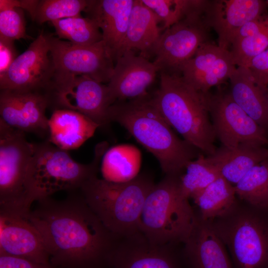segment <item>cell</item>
<instances>
[{"instance_id": "9a60e30c", "label": "cell", "mask_w": 268, "mask_h": 268, "mask_svg": "<svg viewBox=\"0 0 268 268\" xmlns=\"http://www.w3.org/2000/svg\"><path fill=\"white\" fill-rule=\"evenodd\" d=\"M50 106L47 94L0 90V120L8 126L40 135L49 134L46 111Z\"/></svg>"}, {"instance_id": "3957f363", "label": "cell", "mask_w": 268, "mask_h": 268, "mask_svg": "<svg viewBox=\"0 0 268 268\" xmlns=\"http://www.w3.org/2000/svg\"><path fill=\"white\" fill-rule=\"evenodd\" d=\"M209 92L197 91L181 75L160 73V86L152 99L171 127L203 154H212L215 135L208 108Z\"/></svg>"}, {"instance_id": "603a6c76", "label": "cell", "mask_w": 268, "mask_h": 268, "mask_svg": "<svg viewBox=\"0 0 268 268\" xmlns=\"http://www.w3.org/2000/svg\"><path fill=\"white\" fill-rule=\"evenodd\" d=\"M205 157L221 177L235 185L253 167L268 159V149L252 144H240L234 147L221 145Z\"/></svg>"}, {"instance_id": "7402d4cb", "label": "cell", "mask_w": 268, "mask_h": 268, "mask_svg": "<svg viewBox=\"0 0 268 268\" xmlns=\"http://www.w3.org/2000/svg\"><path fill=\"white\" fill-rule=\"evenodd\" d=\"M98 128V125L80 113L55 109L49 119L48 140L62 149H74L92 136Z\"/></svg>"}, {"instance_id": "30bf717a", "label": "cell", "mask_w": 268, "mask_h": 268, "mask_svg": "<svg viewBox=\"0 0 268 268\" xmlns=\"http://www.w3.org/2000/svg\"><path fill=\"white\" fill-rule=\"evenodd\" d=\"M54 110L68 109L85 115L99 128L110 122V107L114 104L107 85L84 75L55 74L47 93Z\"/></svg>"}, {"instance_id": "7c38bea8", "label": "cell", "mask_w": 268, "mask_h": 268, "mask_svg": "<svg viewBox=\"0 0 268 268\" xmlns=\"http://www.w3.org/2000/svg\"><path fill=\"white\" fill-rule=\"evenodd\" d=\"M208 108L215 136L221 145L268 144L266 130L234 101L229 92L219 88L214 94L209 92Z\"/></svg>"}, {"instance_id": "ab89813d", "label": "cell", "mask_w": 268, "mask_h": 268, "mask_svg": "<svg viewBox=\"0 0 268 268\" xmlns=\"http://www.w3.org/2000/svg\"><path fill=\"white\" fill-rule=\"evenodd\" d=\"M267 4L268 5V0H266Z\"/></svg>"}, {"instance_id": "d6986e66", "label": "cell", "mask_w": 268, "mask_h": 268, "mask_svg": "<svg viewBox=\"0 0 268 268\" xmlns=\"http://www.w3.org/2000/svg\"><path fill=\"white\" fill-rule=\"evenodd\" d=\"M0 255L51 264L37 229L27 216L0 211Z\"/></svg>"}, {"instance_id": "8992f818", "label": "cell", "mask_w": 268, "mask_h": 268, "mask_svg": "<svg viewBox=\"0 0 268 268\" xmlns=\"http://www.w3.org/2000/svg\"><path fill=\"white\" fill-rule=\"evenodd\" d=\"M179 177L166 175L145 200L139 230L153 243L184 244L196 223L197 214L181 193Z\"/></svg>"}, {"instance_id": "9c48e42d", "label": "cell", "mask_w": 268, "mask_h": 268, "mask_svg": "<svg viewBox=\"0 0 268 268\" xmlns=\"http://www.w3.org/2000/svg\"><path fill=\"white\" fill-rule=\"evenodd\" d=\"M215 219L210 221L229 249L235 268H268V227L262 219L234 208Z\"/></svg>"}, {"instance_id": "ac0fdd59", "label": "cell", "mask_w": 268, "mask_h": 268, "mask_svg": "<svg viewBox=\"0 0 268 268\" xmlns=\"http://www.w3.org/2000/svg\"><path fill=\"white\" fill-rule=\"evenodd\" d=\"M266 4L262 0H207L205 17L217 34L218 45L228 50L237 32L263 15Z\"/></svg>"}, {"instance_id": "8d00e7d4", "label": "cell", "mask_w": 268, "mask_h": 268, "mask_svg": "<svg viewBox=\"0 0 268 268\" xmlns=\"http://www.w3.org/2000/svg\"><path fill=\"white\" fill-rule=\"evenodd\" d=\"M0 268H56L51 264H43L29 260L0 255Z\"/></svg>"}, {"instance_id": "8fae6325", "label": "cell", "mask_w": 268, "mask_h": 268, "mask_svg": "<svg viewBox=\"0 0 268 268\" xmlns=\"http://www.w3.org/2000/svg\"><path fill=\"white\" fill-rule=\"evenodd\" d=\"M56 72L50 53L48 36L43 32L18 55L0 77V90L47 93Z\"/></svg>"}, {"instance_id": "52a82bcc", "label": "cell", "mask_w": 268, "mask_h": 268, "mask_svg": "<svg viewBox=\"0 0 268 268\" xmlns=\"http://www.w3.org/2000/svg\"><path fill=\"white\" fill-rule=\"evenodd\" d=\"M24 134L0 120V211L27 216L31 205L26 180L33 144Z\"/></svg>"}, {"instance_id": "6da1fadb", "label": "cell", "mask_w": 268, "mask_h": 268, "mask_svg": "<svg viewBox=\"0 0 268 268\" xmlns=\"http://www.w3.org/2000/svg\"><path fill=\"white\" fill-rule=\"evenodd\" d=\"M37 201L27 218L39 233L56 268H103L118 238L104 225L82 194Z\"/></svg>"}, {"instance_id": "d6a6232c", "label": "cell", "mask_w": 268, "mask_h": 268, "mask_svg": "<svg viewBox=\"0 0 268 268\" xmlns=\"http://www.w3.org/2000/svg\"><path fill=\"white\" fill-rule=\"evenodd\" d=\"M161 20L166 29L180 20L188 11L191 0H141Z\"/></svg>"}, {"instance_id": "ffe728a7", "label": "cell", "mask_w": 268, "mask_h": 268, "mask_svg": "<svg viewBox=\"0 0 268 268\" xmlns=\"http://www.w3.org/2000/svg\"><path fill=\"white\" fill-rule=\"evenodd\" d=\"M134 0H90L84 12L99 27L114 63L120 57Z\"/></svg>"}, {"instance_id": "d590c367", "label": "cell", "mask_w": 268, "mask_h": 268, "mask_svg": "<svg viewBox=\"0 0 268 268\" xmlns=\"http://www.w3.org/2000/svg\"><path fill=\"white\" fill-rule=\"evenodd\" d=\"M14 42L0 38V77L7 72L18 56Z\"/></svg>"}, {"instance_id": "4316f807", "label": "cell", "mask_w": 268, "mask_h": 268, "mask_svg": "<svg viewBox=\"0 0 268 268\" xmlns=\"http://www.w3.org/2000/svg\"><path fill=\"white\" fill-rule=\"evenodd\" d=\"M236 195L234 186L220 176L193 199L200 209L199 216L212 221L235 208Z\"/></svg>"}, {"instance_id": "836d02e7", "label": "cell", "mask_w": 268, "mask_h": 268, "mask_svg": "<svg viewBox=\"0 0 268 268\" xmlns=\"http://www.w3.org/2000/svg\"><path fill=\"white\" fill-rule=\"evenodd\" d=\"M27 37L22 9L13 8L0 10V38L14 41Z\"/></svg>"}, {"instance_id": "7a4b0ae2", "label": "cell", "mask_w": 268, "mask_h": 268, "mask_svg": "<svg viewBox=\"0 0 268 268\" xmlns=\"http://www.w3.org/2000/svg\"><path fill=\"white\" fill-rule=\"evenodd\" d=\"M108 117L156 158L166 175L180 176L188 163L199 155L195 147L174 133L148 93L115 102L109 109Z\"/></svg>"}, {"instance_id": "44dd1931", "label": "cell", "mask_w": 268, "mask_h": 268, "mask_svg": "<svg viewBox=\"0 0 268 268\" xmlns=\"http://www.w3.org/2000/svg\"><path fill=\"white\" fill-rule=\"evenodd\" d=\"M183 244L182 255L188 268H234L225 245L210 221L197 215Z\"/></svg>"}, {"instance_id": "83f0119b", "label": "cell", "mask_w": 268, "mask_h": 268, "mask_svg": "<svg viewBox=\"0 0 268 268\" xmlns=\"http://www.w3.org/2000/svg\"><path fill=\"white\" fill-rule=\"evenodd\" d=\"M60 39L79 46H90L103 40L102 32L92 19L81 15L51 22Z\"/></svg>"}, {"instance_id": "484cf974", "label": "cell", "mask_w": 268, "mask_h": 268, "mask_svg": "<svg viewBox=\"0 0 268 268\" xmlns=\"http://www.w3.org/2000/svg\"><path fill=\"white\" fill-rule=\"evenodd\" d=\"M141 156L139 149L130 144L108 148L101 161L103 179L113 183L132 181L139 174Z\"/></svg>"}, {"instance_id": "f1b7e54d", "label": "cell", "mask_w": 268, "mask_h": 268, "mask_svg": "<svg viewBox=\"0 0 268 268\" xmlns=\"http://www.w3.org/2000/svg\"><path fill=\"white\" fill-rule=\"evenodd\" d=\"M234 186L241 199L257 208L268 207V159L253 167Z\"/></svg>"}, {"instance_id": "4dcf8cb0", "label": "cell", "mask_w": 268, "mask_h": 268, "mask_svg": "<svg viewBox=\"0 0 268 268\" xmlns=\"http://www.w3.org/2000/svg\"><path fill=\"white\" fill-rule=\"evenodd\" d=\"M89 0H39L31 17L39 24L54 21L81 15L86 9Z\"/></svg>"}, {"instance_id": "4fadbf2b", "label": "cell", "mask_w": 268, "mask_h": 268, "mask_svg": "<svg viewBox=\"0 0 268 268\" xmlns=\"http://www.w3.org/2000/svg\"><path fill=\"white\" fill-rule=\"evenodd\" d=\"M48 38L56 74L84 75L102 83L109 82L115 63L103 40L83 46L52 36Z\"/></svg>"}, {"instance_id": "f546056e", "label": "cell", "mask_w": 268, "mask_h": 268, "mask_svg": "<svg viewBox=\"0 0 268 268\" xmlns=\"http://www.w3.org/2000/svg\"><path fill=\"white\" fill-rule=\"evenodd\" d=\"M185 169V173L179 177L180 187L183 195L188 199L195 198L221 176L203 154L189 162Z\"/></svg>"}, {"instance_id": "e575fe53", "label": "cell", "mask_w": 268, "mask_h": 268, "mask_svg": "<svg viewBox=\"0 0 268 268\" xmlns=\"http://www.w3.org/2000/svg\"><path fill=\"white\" fill-rule=\"evenodd\" d=\"M247 67L255 83L267 93L268 84V48L254 57Z\"/></svg>"}, {"instance_id": "e0dca14e", "label": "cell", "mask_w": 268, "mask_h": 268, "mask_svg": "<svg viewBox=\"0 0 268 268\" xmlns=\"http://www.w3.org/2000/svg\"><path fill=\"white\" fill-rule=\"evenodd\" d=\"M158 69L152 62L133 50L124 52L115 62L107 86L114 103L135 99L148 94Z\"/></svg>"}, {"instance_id": "277c9868", "label": "cell", "mask_w": 268, "mask_h": 268, "mask_svg": "<svg viewBox=\"0 0 268 268\" xmlns=\"http://www.w3.org/2000/svg\"><path fill=\"white\" fill-rule=\"evenodd\" d=\"M155 184L145 174H139L132 181L123 183L109 182L95 175L79 190L106 228L119 238L140 231L143 205Z\"/></svg>"}, {"instance_id": "ba28073f", "label": "cell", "mask_w": 268, "mask_h": 268, "mask_svg": "<svg viewBox=\"0 0 268 268\" xmlns=\"http://www.w3.org/2000/svg\"><path fill=\"white\" fill-rule=\"evenodd\" d=\"M188 11L164 30L153 52L152 62L159 71L181 75L184 65L204 43L211 28L205 18L207 0H193Z\"/></svg>"}, {"instance_id": "5b68a950", "label": "cell", "mask_w": 268, "mask_h": 268, "mask_svg": "<svg viewBox=\"0 0 268 268\" xmlns=\"http://www.w3.org/2000/svg\"><path fill=\"white\" fill-rule=\"evenodd\" d=\"M33 144L26 180L31 206L34 201L51 197L56 192L79 190L87 180L97 175L99 164L108 148L106 141L98 143L92 161L85 164L76 162L67 151L48 140Z\"/></svg>"}, {"instance_id": "cb8c5ba5", "label": "cell", "mask_w": 268, "mask_h": 268, "mask_svg": "<svg viewBox=\"0 0 268 268\" xmlns=\"http://www.w3.org/2000/svg\"><path fill=\"white\" fill-rule=\"evenodd\" d=\"M161 22L141 0H134L120 56L126 51L134 49L138 50L139 55L147 59L152 56L162 33L159 25Z\"/></svg>"}, {"instance_id": "2e32d148", "label": "cell", "mask_w": 268, "mask_h": 268, "mask_svg": "<svg viewBox=\"0 0 268 268\" xmlns=\"http://www.w3.org/2000/svg\"><path fill=\"white\" fill-rule=\"evenodd\" d=\"M236 68L229 50L208 41L184 65L181 75L196 90L206 93L229 79Z\"/></svg>"}, {"instance_id": "74e56055", "label": "cell", "mask_w": 268, "mask_h": 268, "mask_svg": "<svg viewBox=\"0 0 268 268\" xmlns=\"http://www.w3.org/2000/svg\"><path fill=\"white\" fill-rule=\"evenodd\" d=\"M38 1L37 0H0V10L18 8L26 10L32 17Z\"/></svg>"}, {"instance_id": "1f68e13d", "label": "cell", "mask_w": 268, "mask_h": 268, "mask_svg": "<svg viewBox=\"0 0 268 268\" xmlns=\"http://www.w3.org/2000/svg\"><path fill=\"white\" fill-rule=\"evenodd\" d=\"M230 47L235 65L247 67L254 57L268 48V27L252 35L234 39Z\"/></svg>"}, {"instance_id": "5bb4252c", "label": "cell", "mask_w": 268, "mask_h": 268, "mask_svg": "<svg viewBox=\"0 0 268 268\" xmlns=\"http://www.w3.org/2000/svg\"><path fill=\"white\" fill-rule=\"evenodd\" d=\"M174 244H156L140 231L119 238L111 252L110 268H181Z\"/></svg>"}, {"instance_id": "f35d334b", "label": "cell", "mask_w": 268, "mask_h": 268, "mask_svg": "<svg viewBox=\"0 0 268 268\" xmlns=\"http://www.w3.org/2000/svg\"><path fill=\"white\" fill-rule=\"evenodd\" d=\"M267 95L268 98V84L267 88Z\"/></svg>"}, {"instance_id": "d4e9b609", "label": "cell", "mask_w": 268, "mask_h": 268, "mask_svg": "<svg viewBox=\"0 0 268 268\" xmlns=\"http://www.w3.org/2000/svg\"><path fill=\"white\" fill-rule=\"evenodd\" d=\"M234 101L261 127L268 128V98L248 67H238L229 79Z\"/></svg>"}]
</instances>
